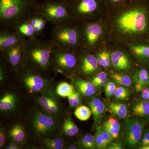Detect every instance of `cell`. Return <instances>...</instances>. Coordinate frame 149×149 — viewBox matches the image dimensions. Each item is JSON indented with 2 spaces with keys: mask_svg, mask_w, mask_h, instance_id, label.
<instances>
[{
  "mask_svg": "<svg viewBox=\"0 0 149 149\" xmlns=\"http://www.w3.org/2000/svg\"><path fill=\"white\" fill-rule=\"evenodd\" d=\"M54 45L51 40L37 38L26 40L23 64L29 69L45 70L52 63Z\"/></svg>",
  "mask_w": 149,
  "mask_h": 149,
  "instance_id": "6da1fadb",
  "label": "cell"
},
{
  "mask_svg": "<svg viewBox=\"0 0 149 149\" xmlns=\"http://www.w3.org/2000/svg\"><path fill=\"white\" fill-rule=\"evenodd\" d=\"M36 0H0V21L4 29H13L19 22L35 13Z\"/></svg>",
  "mask_w": 149,
  "mask_h": 149,
  "instance_id": "7a4b0ae2",
  "label": "cell"
},
{
  "mask_svg": "<svg viewBox=\"0 0 149 149\" xmlns=\"http://www.w3.org/2000/svg\"><path fill=\"white\" fill-rule=\"evenodd\" d=\"M143 3L133 6L123 12L118 19L116 23L122 33L139 35L146 32L148 28V12Z\"/></svg>",
  "mask_w": 149,
  "mask_h": 149,
  "instance_id": "3957f363",
  "label": "cell"
},
{
  "mask_svg": "<svg viewBox=\"0 0 149 149\" xmlns=\"http://www.w3.org/2000/svg\"><path fill=\"white\" fill-rule=\"evenodd\" d=\"M35 14L41 15L53 26L63 25L73 21L65 0H45L38 3Z\"/></svg>",
  "mask_w": 149,
  "mask_h": 149,
  "instance_id": "277c9868",
  "label": "cell"
},
{
  "mask_svg": "<svg viewBox=\"0 0 149 149\" xmlns=\"http://www.w3.org/2000/svg\"><path fill=\"white\" fill-rule=\"evenodd\" d=\"M72 22L53 26L51 40L55 46L63 49L75 51L81 45V28L72 24Z\"/></svg>",
  "mask_w": 149,
  "mask_h": 149,
  "instance_id": "5b68a950",
  "label": "cell"
},
{
  "mask_svg": "<svg viewBox=\"0 0 149 149\" xmlns=\"http://www.w3.org/2000/svg\"><path fill=\"white\" fill-rule=\"evenodd\" d=\"M75 51L63 49L54 45L52 63L55 69L65 74L72 73L77 65Z\"/></svg>",
  "mask_w": 149,
  "mask_h": 149,
  "instance_id": "8992f818",
  "label": "cell"
},
{
  "mask_svg": "<svg viewBox=\"0 0 149 149\" xmlns=\"http://www.w3.org/2000/svg\"><path fill=\"white\" fill-rule=\"evenodd\" d=\"M68 12L74 19H85L97 10L101 0H65Z\"/></svg>",
  "mask_w": 149,
  "mask_h": 149,
  "instance_id": "52a82bcc",
  "label": "cell"
},
{
  "mask_svg": "<svg viewBox=\"0 0 149 149\" xmlns=\"http://www.w3.org/2000/svg\"><path fill=\"white\" fill-rule=\"evenodd\" d=\"M81 31V45L87 49L95 45L102 33L101 26L95 22L84 23Z\"/></svg>",
  "mask_w": 149,
  "mask_h": 149,
  "instance_id": "ba28073f",
  "label": "cell"
},
{
  "mask_svg": "<svg viewBox=\"0 0 149 149\" xmlns=\"http://www.w3.org/2000/svg\"><path fill=\"white\" fill-rule=\"evenodd\" d=\"M144 124L137 118L127 120L125 124L124 138L130 147H135L140 142L143 134Z\"/></svg>",
  "mask_w": 149,
  "mask_h": 149,
  "instance_id": "9c48e42d",
  "label": "cell"
},
{
  "mask_svg": "<svg viewBox=\"0 0 149 149\" xmlns=\"http://www.w3.org/2000/svg\"><path fill=\"white\" fill-rule=\"evenodd\" d=\"M26 40L22 41L12 47L1 52L9 64L15 69L23 64Z\"/></svg>",
  "mask_w": 149,
  "mask_h": 149,
  "instance_id": "30bf717a",
  "label": "cell"
},
{
  "mask_svg": "<svg viewBox=\"0 0 149 149\" xmlns=\"http://www.w3.org/2000/svg\"><path fill=\"white\" fill-rule=\"evenodd\" d=\"M34 70L28 69L22 75V80L27 89L32 92H39L43 90L46 80Z\"/></svg>",
  "mask_w": 149,
  "mask_h": 149,
  "instance_id": "8fae6325",
  "label": "cell"
},
{
  "mask_svg": "<svg viewBox=\"0 0 149 149\" xmlns=\"http://www.w3.org/2000/svg\"><path fill=\"white\" fill-rule=\"evenodd\" d=\"M25 40L14 29H2L0 32V51L12 47Z\"/></svg>",
  "mask_w": 149,
  "mask_h": 149,
  "instance_id": "7c38bea8",
  "label": "cell"
},
{
  "mask_svg": "<svg viewBox=\"0 0 149 149\" xmlns=\"http://www.w3.org/2000/svg\"><path fill=\"white\" fill-rule=\"evenodd\" d=\"M33 126L38 135L44 136L54 130V120L49 116L38 114L33 118Z\"/></svg>",
  "mask_w": 149,
  "mask_h": 149,
  "instance_id": "4fadbf2b",
  "label": "cell"
},
{
  "mask_svg": "<svg viewBox=\"0 0 149 149\" xmlns=\"http://www.w3.org/2000/svg\"><path fill=\"white\" fill-rule=\"evenodd\" d=\"M97 57L91 53L84 54L81 58L80 69L83 74L90 75L95 73L98 68Z\"/></svg>",
  "mask_w": 149,
  "mask_h": 149,
  "instance_id": "5bb4252c",
  "label": "cell"
},
{
  "mask_svg": "<svg viewBox=\"0 0 149 149\" xmlns=\"http://www.w3.org/2000/svg\"><path fill=\"white\" fill-rule=\"evenodd\" d=\"M12 29H14L26 40L37 38V34L28 17L17 23Z\"/></svg>",
  "mask_w": 149,
  "mask_h": 149,
  "instance_id": "9a60e30c",
  "label": "cell"
},
{
  "mask_svg": "<svg viewBox=\"0 0 149 149\" xmlns=\"http://www.w3.org/2000/svg\"><path fill=\"white\" fill-rule=\"evenodd\" d=\"M113 65L116 69L120 70H127L130 69V60L127 55L122 51H114L111 55Z\"/></svg>",
  "mask_w": 149,
  "mask_h": 149,
  "instance_id": "2e32d148",
  "label": "cell"
},
{
  "mask_svg": "<svg viewBox=\"0 0 149 149\" xmlns=\"http://www.w3.org/2000/svg\"><path fill=\"white\" fill-rule=\"evenodd\" d=\"M94 118L95 125H97L101 121L105 111L104 104L100 99L95 98L89 103Z\"/></svg>",
  "mask_w": 149,
  "mask_h": 149,
  "instance_id": "e0dca14e",
  "label": "cell"
},
{
  "mask_svg": "<svg viewBox=\"0 0 149 149\" xmlns=\"http://www.w3.org/2000/svg\"><path fill=\"white\" fill-rule=\"evenodd\" d=\"M136 90L140 93L149 85V70L146 68H141L136 72L133 76Z\"/></svg>",
  "mask_w": 149,
  "mask_h": 149,
  "instance_id": "ac0fdd59",
  "label": "cell"
},
{
  "mask_svg": "<svg viewBox=\"0 0 149 149\" xmlns=\"http://www.w3.org/2000/svg\"><path fill=\"white\" fill-rule=\"evenodd\" d=\"M95 137L96 148L99 149L106 148L114 139L103 126L97 128Z\"/></svg>",
  "mask_w": 149,
  "mask_h": 149,
  "instance_id": "d6986e66",
  "label": "cell"
},
{
  "mask_svg": "<svg viewBox=\"0 0 149 149\" xmlns=\"http://www.w3.org/2000/svg\"><path fill=\"white\" fill-rule=\"evenodd\" d=\"M74 85L77 91L84 96L90 97L95 93L96 87L92 82L82 79L74 80Z\"/></svg>",
  "mask_w": 149,
  "mask_h": 149,
  "instance_id": "ffe728a7",
  "label": "cell"
},
{
  "mask_svg": "<svg viewBox=\"0 0 149 149\" xmlns=\"http://www.w3.org/2000/svg\"><path fill=\"white\" fill-rule=\"evenodd\" d=\"M38 102L41 106L49 113H56L59 111V108L58 104L51 97L41 96L38 100Z\"/></svg>",
  "mask_w": 149,
  "mask_h": 149,
  "instance_id": "44dd1931",
  "label": "cell"
},
{
  "mask_svg": "<svg viewBox=\"0 0 149 149\" xmlns=\"http://www.w3.org/2000/svg\"><path fill=\"white\" fill-rule=\"evenodd\" d=\"M103 127L113 138L117 139L119 136L120 125L119 122L115 118H109L104 123Z\"/></svg>",
  "mask_w": 149,
  "mask_h": 149,
  "instance_id": "7402d4cb",
  "label": "cell"
},
{
  "mask_svg": "<svg viewBox=\"0 0 149 149\" xmlns=\"http://www.w3.org/2000/svg\"><path fill=\"white\" fill-rule=\"evenodd\" d=\"M133 111L134 115L141 117H149V101H139L133 105Z\"/></svg>",
  "mask_w": 149,
  "mask_h": 149,
  "instance_id": "603a6c76",
  "label": "cell"
},
{
  "mask_svg": "<svg viewBox=\"0 0 149 149\" xmlns=\"http://www.w3.org/2000/svg\"><path fill=\"white\" fill-rule=\"evenodd\" d=\"M16 102L15 95L13 93H8L0 100V109L2 111L11 110L15 107Z\"/></svg>",
  "mask_w": 149,
  "mask_h": 149,
  "instance_id": "cb8c5ba5",
  "label": "cell"
},
{
  "mask_svg": "<svg viewBox=\"0 0 149 149\" xmlns=\"http://www.w3.org/2000/svg\"><path fill=\"white\" fill-rule=\"evenodd\" d=\"M132 52L141 59L149 61V45H133L130 47Z\"/></svg>",
  "mask_w": 149,
  "mask_h": 149,
  "instance_id": "d4e9b609",
  "label": "cell"
},
{
  "mask_svg": "<svg viewBox=\"0 0 149 149\" xmlns=\"http://www.w3.org/2000/svg\"><path fill=\"white\" fill-rule=\"evenodd\" d=\"M109 109L113 113L120 118H125L128 114L126 105L121 103L112 102L109 104Z\"/></svg>",
  "mask_w": 149,
  "mask_h": 149,
  "instance_id": "484cf974",
  "label": "cell"
},
{
  "mask_svg": "<svg viewBox=\"0 0 149 149\" xmlns=\"http://www.w3.org/2000/svg\"><path fill=\"white\" fill-rule=\"evenodd\" d=\"M111 77L117 84L125 87H130L132 84V80L129 75L122 73L113 72L111 74Z\"/></svg>",
  "mask_w": 149,
  "mask_h": 149,
  "instance_id": "4316f807",
  "label": "cell"
},
{
  "mask_svg": "<svg viewBox=\"0 0 149 149\" xmlns=\"http://www.w3.org/2000/svg\"><path fill=\"white\" fill-rule=\"evenodd\" d=\"M74 91V87L67 82L60 83L56 88L58 95L63 97H68Z\"/></svg>",
  "mask_w": 149,
  "mask_h": 149,
  "instance_id": "83f0119b",
  "label": "cell"
},
{
  "mask_svg": "<svg viewBox=\"0 0 149 149\" xmlns=\"http://www.w3.org/2000/svg\"><path fill=\"white\" fill-rule=\"evenodd\" d=\"M75 116L81 121L88 120L92 114L91 109L85 106L77 107L74 112Z\"/></svg>",
  "mask_w": 149,
  "mask_h": 149,
  "instance_id": "f1b7e54d",
  "label": "cell"
},
{
  "mask_svg": "<svg viewBox=\"0 0 149 149\" xmlns=\"http://www.w3.org/2000/svg\"><path fill=\"white\" fill-rule=\"evenodd\" d=\"M10 135L16 143L22 142L24 139L25 133L23 127L20 125L14 126L10 131Z\"/></svg>",
  "mask_w": 149,
  "mask_h": 149,
  "instance_id": "f546056e",
  "label": "cell"
},
{
  "mask_svg": "<svg viewBox=\"0 0 149 149\" xmlns=\"http://www.w3.org/2000/svg\"><path fill=\"white\" fill-rule=\"evenodd\" d=\"M63 129L65 134L70 136H74L79 132L78 127L70 118L65 120Z\"/></svg>",
  "mask_w": 149,
  "mask_h": 149,
  "instance_id": "4dcf8cb0",
  "label": "cell"
},
{
  "mask_svg": "<svg viewBox=\"0 0 149 149\" xmlns=\"http://www.w3.org/2000/svg\"><path fill=\"white\" fill-rule=\"evenodd\" d=\"M96 57L99 65L106 68L110 65L111 57L110 54L106 51L99 53Z\"/></svg>",
  "mask_w": 149,
  "mask_h": 149,
  "instance_id": "1f68e13d",
  "label": "cell"
},
{
  "mask_svg": "<svg viewBox=\"0 0 149 149\" xmlns=\"http://www.w3.org/2000/svg\"><path fill=\"white\" fill-rule=\"evenodd\" d=\"M80 146L85 149H94L96 146L95 136L91 134L85 135L81 139Z\"/></svg>",
  "mask_w": 149,
  "mask_h": 149,
  "instance_id": "d6a6232c",
  "label": "cell"
},
{
  "mask_svg": "<svg viewBox=\"0 0 149 149\" xmlns=\"http://www.w3.org/2000/svg\"><path fill=\"white\" fill-rule=\"evenodd\" d=\"M64 141L63 139H47L44 141V144L48 148L61 149L64 146Z\"/></svg>",
  "mask_w": 149,
  "mask_h": 149,
  "instance_id": "836d02e7",
  "label": "cell"
},
{
  "mask_svg": "<svg viewBox=\"0 0 149 149\" xmlns=\"http://www.w3.org/2000/svg\"><path fill=\"white\" fill-rule=\"evenodd\" d=\"M107 81V75L106 72H101L96 74L92 79V83L96 87H101L105 85Z\"/></svg>",
  "mask_w": 149,
  "mask_h": 149,
  "instance_id": "e575fe53",
  "label": "cell"
},
{
  "mask_svg": "<svg viewBox=\"0 0 149 149\" xmlns=\"http://www.w3.org/2000/svg\"><path fill=\"white\" fill-rule=\"evenodd\" d=\"M130 94V91L128 88L121 85L116 88L114 95L118 100H124L128 98Z\"/></svg>",
  "mask_w": 149,
  "mask_h": 149,
  "instance_id": "d590c367",
  "label": "cell"
},
{
  "mask_svg": "<svg viewBox=\"0 0 149 149\" xmlns=\"http://www.w3.org/2000/svg\"><path fill=\"white\" fill-rule=\"evenodd\" d=\"M68 98L70 106L73 107H79L82 102L80 94L75 90Z\"/></svg>",
  "mask_w": 149,
  "mask_h": 149,
  "instance_id": "8d00e7d4",
  "label": "cell"
},
{
  "mask_svg": "<svg viewBox=\"0 0 149 149\" xmlns=\"http://www.w3.org/2000/svg\"><path fill=\"white\" fill-rule=\"evenodd\" d=\"M105 93L107 97H111L113 96L116 91V85L113 82L111 81L107 82L104 85Z\"/></svg>",
  "mask_w": 149,
  "mask_h": 149,
  "instance_id": "74e56055",
  "label": "cell"
},
{
  "mask_svg": "<svg viewBox=\"0 0 149 149\" xmlns=\"http://www.w3.org/2000/svg\"><path fill=\"white\" fill-rule=\"evenodd\" d=\"M140 142L141 147L149 145V130H146L143 133Z\"/></svg>",
  "mask_w": 149,
  "mask_h": 149,
  "instance_id": "f35d334b",
  "label": "cell"
},
{
  "mask_svg": "<svg viewBox=\"0 0 149 149\" xmlns=\"http://www.w3.org/2000/svg\"><path fill=\"white\" fill-rule=\"evenodd\" d=\"M37 15V14H36ZM37 20H38V25L42 30L45 28L46 23L48 21L45 18L40 15H37Z\"/></svg>",
  "mask_w": 149,
  "mask_h": 149,
  "instance_id": "ab89813d",
  "label": "cell"
},
{
  "mask_svg": "<svg viewBox=\"0 0 149 149\" xmlns=\"http://www.w3.org/2000/svg\"><path fill=\"white\" fill-rule=\"evenodd\" d=\"M141 97L143 100L149 101V85L141 92Z\"/></svg>",
  "mask_w": 149,
  "mask_h": 149,
  "instance_id": "60d3db41",
  "label": "cell"
},
{
  "mask_svg": "<svg viewBox=\"0 0 149 149\" xmlns=\"http://www.w3.org/2000/svg\"><path fill=\"white\" fill-rule=\"evenodd\" d=\"M107 149H122V144L120 142H114L109 145Z\"/></svg>",
  "mask_w": 149,
  "mask_h": 149,
  "instance_id": "b9f144b4",
  "label": "cell"
},
{
  "mask_svg": "<svg viewBox=\"0 0 149 149\" xmlns=\"http://www.w3.org/2000/svg\"><path fill=\"white\" fill-rule=\"evenodd\" d=\"M6 141V137L5 133L2 129L1 128L0 130V148H2L4 145Z\"/></svg>",
  "mask_w": 149,
  "mask_h": 149,
  "instance_id": "7bdbcfd3",
  "label": "cell"
},
{
  "mask_svg": "<svg viewBox=\"0 0 149 149\" xmlns=\"http://www.w3.org/2000/svg\"><path fill=\"white\" fill-rule=\"evenodd\" d=\"M107 1L113 5H119L125 2L126 0H107Z\"/></svg>",
  "mask_w": 149,
  "mask_h": 149,
  "instance_id": "ee69618b",
  "label": "cell"
},
{
  "mask_svg": "<svg viewBox=\"0 0 149 149\" xmlns=\"http://www.w3.org/2000/svg\"><path fill=\"white\" fill-rule=\"evenodd\" d=\"M16 142L15 143H10L9 146L6 148V149H17L19 148Z\"/></svg>",
  "mask_w": 149,
  "mask_h": 149,
  "instance_id": "f6af8a7d",
  "label": "cell"
},
{
  "mask_svg": "<svg viewBox=\"0 0 149 149\" xmlns=\"http://www.w3.org/2000/svg\"><path fill=\"white\" fill-rule=\"evenodd\" d=\"M34 28L35 32H36V34H37V35H42L43 31L40 28L39 25H37L34 26Z\"/></svg>",
  "mask_w": 149,
  "mask_h": 149,
  "instance_id": "bcb514c9",
  "label": "cell"
},
{
  "mask_svg": "<svg viewBox=\"0 0 149 149\" xmlns=\"http://www.w3.org/2000/svg\"><path fill=\"white\" fill-rule=\"evenodd\" d=\"M68 148L69 149H76L78 148L75 145H73V144H71L68 147Z\"/></svg>",
  "mask_w": 149,
  "mask_h": 149,
  "instance_id": "7dc6e473",
  "label": "cell"
},
{
  "mask_svg": "<svg viewBox=\"0 0 149 149\" xmlns=\"http://www.w3.org/2000/svg\"><path fill=\"white\" fill-rule=\"evenodd\" d=\"M140 149H149V145H147V146H143L140 147Z\"/></svg>",
  "mask_w": 149,
  "mask_h": 149,
  "instance_id": "c3c4849f",
  "label": "cell"
}]
</instances>
